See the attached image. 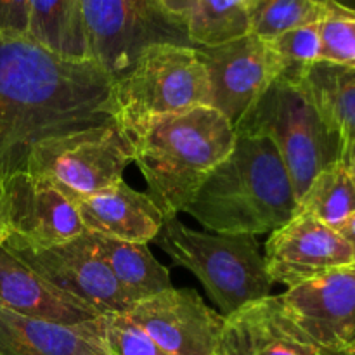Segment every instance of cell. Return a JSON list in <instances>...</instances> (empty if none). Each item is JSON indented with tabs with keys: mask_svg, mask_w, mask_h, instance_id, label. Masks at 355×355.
I'll return each mask as SVG.
<instances>
[{
	"mask_svg": "<svg viewBox=\"0 0 355 355\" xmlns=\"http://www.w3.org/2000/svg\"><path fill=\"white\" fill-rule=\"evenodd\" d=\"M107 120L111 78L96 62L64 59L30 37L0 35V222L6 229L7 200L26 173L31 149Z\"/></svg>",
	"mask_w": 355,
	"mask_h": 355,
	"instance_id": "obj_1",
	"label": "cell"
},
{
	"mask_svg": "<svg viewBox=\"0 0 355 355\" xmlns=\"http://www.w3.org/2000/svg\"><path fill=\"white\" fill-rule=\"evenodd\" d=\"M297 211L290 175L276 146L236 132L227 158L205 179L186 214L215 234H267Z\"/></svg>",
	"mask_w": 355,
	"mask_h": 355,
	"instance_id": "obj_2",
	"label": "cell"
},
{
	"mask_svg": "<svg viewBox=\"0 0 355 355\" xmlns=\"http://www.w3.org/2000/svg\"><path fill=\"white\" fill-rule=\"evenodd\" d=\"M128 135L148 196L165 220L186 214L201 184L236 142V128L211 106L155 118Z\"/></svg>",
	"mask_w": 355,
	"mask_h": 355,
	"instance_id": "obj_3",
	"label": "cell"
},
{
	"mask_svg": "<svg viewBox=\"0 0 355 355\" xmlns=\"http://www.w3.org/2000/svg\"><path fill=\"white\" fill-rule=\"evenodd\" d=\"M153 241L175 266L200 279L224 318L250 302L269 297L274 286L260 241L253 234H208L175 217L163 222Z\"/></svg>",
	"mask_w": 355,
	"mask_h": 355,
	"instance_id": "obj_4",
	"label": "cell"
},
{
	"mask_svg": "<svg viewBox=\"0 0 355 355\" xmlns=\"http://www.w3.org/2000/svg\"><path fill=\"white\" fill-rule=\"evenodd\" d=\"M211 106L210 80L194 47L153 45L111 82V118L132 132L155 118Z\"/></svg>",
	"mask_w": 355,
	"mask_h": 355,
	"instance_id": "obj_5",
	"label": "cell"
},
{
	"mask_svg": "<svg viewBox=\"0 0 355 355\" xmlns=\"http://www.w3.org/2000/svg\"><path fill=\"white\" fill-rule=\"evenodd\" d=\"M238 134L267 137L279 153L298 200L314 177L342 162L340 144L314 104L291 80L279 76L236 125Z\"/></svg>",
	"mask_w": 355,
	"mask_h": 355,
	"instance_id": "obj_6",
	"label": "cell"
},
{
	"mask_svg": "<svg viewBox=\"0 0 355 355\" xmlns=\"http://www.w3.org/2000/svg\"><path fill=\"white\" fill-rule=\"evenodd\" d=\"M132 162L130 135L111 118L38 142L31 149L24 175L49 180L75 203L123 180Z\"/></svg>",
	"mask_w": 355,
	"mask_h": 355,
	"instance_id": "obj_7",
	"label": "cell"
},
{
	"mask_svg": "<svg viewBox=\"0 0 355 355\" xmlns=\"http://www.w3.org/2000/svg\"><path fill=\"white\" fill-rule=\"evenodd\" d=\"M90 59L110 75L123 76L153 45L194 47L179 17L163 0H80Z\"/></svg>",
	"mask_w": 355,
	"mask_h": 355,
	"instance_id": "obj_8",
	"label": "cell"
},
{
	"mask_svg": "<svg viewBox=\"0 0 355 355\" xmlns=\"http://www.w3.org/2000/svg\"><path fill=\"white\" fill-rule=\"evenodd\" d=\"M3 246L38 276L92 307L99 315L127 314L134 305L99 257L90 232L51 248H31L12 236Z\"/></svg>",
	"mask_w": 355,
	"mask_h": 355,
	"instance_id": "obj_9",
	"label": "cell"
},
{
	"mask_svg": "<svg viewBox=\"0 0 355 355\" xmlns=\"http://www.w3.org/2000/svg\"><path fill=\"white\" fill-rule=\"evenodd\" d=\"M210 80L211 107L236 125L260 96L284 75L269 40L248 33L211 47H194Z\"/></svg>",
	"mask_w": 355,
	"mask_h": 355,
	"instance_id": "obj_10",
	"label": "cell"
},
{
	"mask_svg": "<svg viewBox=\"0 0 355 355\" xmlns=\"http://www.w3.org/2000/svg\"><path fill=\"white\" fill-rule=\"evenodd\" d=\"M263 260L272 283L286 288L354 266L352 250L342 234L307 214H295L270 232Z\"/></svg>",
	"mask_w": 355,
	"mask_h": 355,
	"instance_id": "obj_11",
	"label": "cell"
},
{
	"mask_svg": "<svg viewBox=\"0 0 355 355\" xmlns=\"http://www.w3.org/2000/svg\"><path fill=\"white\" fill-rule=\"evenodd\" d=\"M128 319L170 355H214L224 315L193 288H170L132 305Z\"/></svg>",
	"mask_w": 355,
	"mask_h": 355,
	"instance_id": "obj_12",
	"label": "cell"
},
{
	"mask_svg": "<svg viewBox=\"0 0 355 355\" xmlns=\"http://www.w3.org/2000/svg\"><path fill=\"white\" fill-rule=\"evenodd\" d=\"M295 324L321 350H355V266L281 293Z\"/></svg>",
	"mask_w": 355,
	"mask_h": 355,
	"instance_id": "obj_13",
	"label": "cell"
},
{
	"mask_svg": "<svg viewBox=\"0 0 355 355\" xmlns=\"http://www.w3.org/2000/svg\"><path fill=\"white\" fill-rule=\"evenodd\" d=\"M295 324L281 295H269L225 315L214 355H319Z\"/></svg>",
	"mask_w": 355,
	"mask_h": 355,
	"instance_id": "obj_14",
	"label": "cell"
},
{
	"mask_svg": "<svg viewBox=\"0 0 355 355\" xmlns=\"http://www.w3.org/2000/svg\"><path fill=\"white\" fill-rule=\"evenodd\" d=\"M10 236L31 248H51L85 234L76 205L40 177L16 180L6 207Z\"/></svg>",
	"mask_w": 355,
	"mask_h": 355,
	"instance_id": "obj_15",
	"label": "cell"
},
{
	"mask_svg": "<svg viewBox=\"0 0 355 355\" xmlns=\"http://www.w3.org/2000/svg\"><path fill=\"white\" fill-rule=\"evenodd\" d=\"M75 205L87 232L127 243L149 245L165 222L155 201L125 180L80 198Z\"/></svg>",
	"mask_w": 355,
	"mask_h": 355,
	"instance_id": "obj_16",
	"label": "cell"
},
{
	"mask_svg": "<svg viewBox=\"0 0 355 355\" xmlns=\"http://www.w3.org/2000/svg\"><path fill=\"white\" fill-rule=\"evenodd\" d=\"M0 307L33 319L80 324L99 318L96 311L55 288L0 245Z\"/></svg>",
	"mask_w": 355,
	"mask_h": 355,
	"instance_id": "obj_17",
	"label": "cell"
},
{
	"mask_svg": "<svg viewBox=\"0 0 355 355\" xmlns=\"http://www.w3.org/2000/svg\"><path fill=\"white\" fill-rule=\"evenodd\" d=\"M99 318L59 324L0 307V355H111Z\"/></svg>",
	"mask_w": 355,
	"mask_h": 355,
	"instance_id": "obj_18",
	"label": "cell"
},
{
	"mask_svg": "<svg viewBox=\"0 0 355 355\" xmlns=\"http://www.w3.org/2000/svg\"><path fill=\"white\" fill-rule=\"evenodd\" d=\"M286 78V76H284ZM340 144L342 162L355 153V69L319 61L295 78Z\"/></svg>",
	"mask_w": 355,
	"mask_h": 355,
	"instance_id": "obj_19",
	"label": "cell"
},
{
	"mask_svg": "<svg viewBox=\"0 0 355 355\" xmlns=\"http://www.w3.org/2000/svg\"><path fill=\"white\" fill-rule=\"evenodd\" d=\"M97 253L111 269L132 304L170 290V270L158 262L148 245L92 234Z\"/></svg>",
	"mask_w": 355,
	"mask_h": 355,
	"instance_id": "obj_20",
	"label": "cell"
},
{
	"mask_svg": "<svg viewBox=\"0 0 355 355\" xmlns=\"http://www.w3.org/2000/svg\"><path fill=\"white\" fill-rule=\"evenodd\" d=\"M28 37L71 61H92L80 0H30Z\"/></svg>",
	"mask_w": 355,
	"mask_h": 355,
	"instance_id": "obj_21",
	"label": "cell"
},
{
	"mask_svg": "<svg viewBox=\"0 0 355 355\" xmlns=\"http://www.w3.org/2000/svg\"><path fill=\"white\" fill-rule=\"evenodd\" d=\"M194 47H211L250 33L246 0H163Z\"/></svg>",
	"mask_w": 355,
	"mask_h": 355,
	"instance_id": "obj_22",
	"label": "cell"
},
{
	"mask_svg": "<svg viewBox=\"0 0 355 355\" xmlns=\"http://www.w3.org/2000/svg\"><path fill=\"white\" fill-rule=\"evenodd\" d=\"M295 214H307L336 229L355 214V179L349 166L336 162L319 172L302 194Z\"/></svg>",
	"mask_w": 355,
	"mask_h": 355,
	"instance_id": "obj_23",
	"label": "cell"
},
{
	"mask_svg": "<svg viewBox=\"0 0 355 355\" xmlns=\"http://www.w3.org/2000/svg\"><path fill=\"white\" fill-rule=\"evenodd\" d=\"M338 0H246L250 33L272 40L305 24L321 23Z\"/></svg>",
	"mask_w": 355,
	"mask_h": 355,
	"instance_id": "obj_24",
	"label": "cell"
},
{
	"mask_svg": "<svg viewBox=\"0 0 355 355\" xmlns=\"http://www.w3.org/2000/svg\"><path fill=\"white\" fill-rule=\"evenodd\" d=\"M321 61L355 69V9L336 3L319 23Z\"/></svg>",
	"mask_w": 355,
	"mask_h": 355,
	"instance_id": "obj_25",
	"label": "cell"
},
{
	"mask_svg": "<svg viewBox=\"0 0 355 355\" xmlns=\"http://www.w3.org/2000/svg\"><path fill=\"white\" fill-rule=\"evenodd\" d=\"M284 62L286 78H295L305 68L321 61V33L319 23L305 24L277 35L269 40Z\"/></svg>",
	"mask_w": 355,
	"mask_h": 355,
	"instance_id": "obj_26",
	"label": "cell"
},
{
	"mask_svg": "<svg viewBox=\"0 0 355 355\" xmlns=\"http://www.w3.org/2000/svg\"><path fill=\"white\" fill-rule=\"evenodd\" d=\"M99 321L111 355H170L125 314L101 315Z\"/></svg>",
	"mask_w": 355,
	"mask_h": 355,
	"instance_id": "obj_27",
	"label": "cell"
},
{
	"mask_svg": "<svg viewBox=\"0 0 355 355\" xmlns=\"http://www.w3.org/2000/svg\"><path fill=\"white\" fill-rule=\"evenodd\" d=\"M30 0H0V35L28 37Z\"/></svg>",
	"mask_w": 355,
	"mask_h": 355,
	"instance_id": "obj_28",
	"label": "cell"
},
{
	"mask_svg": "<svg viewBox=\"0 0 355 355\" xmlns=\"http://www.w3.org/2000/svg\"><path fill=\"white\" fill-rule=\"evenodd\" d=\"M336 231L342 234V238L349 243L350 250H352V255H354V266H355V214L352 217L347 218L340 227H336Z\"/></svg>",
	"mask_w": 355,
	"mask_h": 355,
	"instance_id": "obj_29",
	"label": "cell"
},
{
	"mask_svg": "<svg viewBox=\"0 0 355 355\" xmlns=\"http://www.w3.org/2000/svg\"><path fill=\"white\" fill-rule=\"evenodd\" d=\"M319 355H355V350H321Z\"/></svg>",
	"mask_w": 355,
	"mask_h": 355,
	"instance_id": "obj_30",
	"label": "cell"
},
{
	"mask_svg": "<svg viewBox=\"0 0 355 355\" xmlns=\"http://www.w3.org/2000/svg\"><path fill=\"white\" fill-rule=\"evenodd\" d=\"M7 238H9V231H7L6 225H3L2 222H0V245H2V243L6 241Z\"/></svg>",
	"mask_w": 355,
	"mask_h": 355,
	"instance_id": "obj_31",
	"label": "cell"
},
{
	"mask_svg": "<svg viewBox=\"0 0 355 355\" xmlns=\"http://www.w3.org/2000/svg\"><path fill=\"white\" fill-rule=\"evenodd\" d=\"M347 166H349L350 172H352V175H354V179H355V153L352 155V158L349 159V163H347Z\"/></svg>",
	"mask_w": 355,
	"mask_h": 355,
	"instance_id": "obj_32",
	"label": "cell"
},
{
	"mask_svg": "<svg viewBox=\"0 0 355 355\" xmlns=\"http://www.w3.org/2000/svg\"><path fill=\"white\" fill-rule=\"evenodd\" d=\"M338 2L343 3V6L352 7V9H355V0H338Z\"/></svg>",
	"mask_w": 355,
	"mask_h": 355,
	"instance_id": "obj_33",
	"label": "cell"
}]
</instances>
